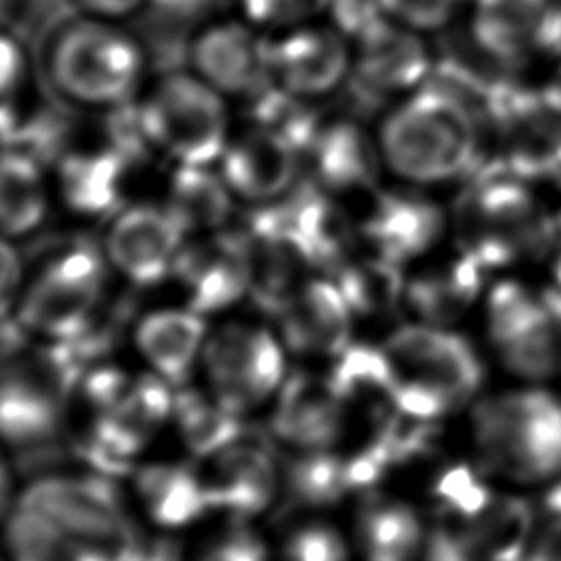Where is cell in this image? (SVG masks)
<instances>
[{"instance_id":"obj_1","label":"cell","mask_w":561,"mask_h":561,"mask_svg":"<svg viewBox=\"0 0 561 561\" xmlns=\"http://www.w3.org/2000/svg\"><path fill=\"white\" fill-rule=\"evenodd\" d=\"M44 70L64 101L110 112L136 99L147 70V50L116 20L79 13L53 31Z\"/></svg>"},{"instance_id":"obj_2","label":"cell","mask_w":561,"mask_h":561,"mask_svg":"<svg viewBox=\"0 0 561 561\" xmlns=\"http://www.w3.org/2000/svg\"><path fill=\"white\" fill-rule=\"evenodd\" d=\"M478 118L447 92L423 85L381 121L383 167L412 186H430L469 171L478 151Z\"/></svg>"},{"instance_id":"obj_3","label":"cell","mask_w":561,"mask_h":561,"mask_svg":"<svg viewBox=\"0 0 561 561\" xmlns=\"http://www.w3.org/2000/svg\"><path fill=\"white\" fill-rule=\"evenodd\" d=\"M471 436L486 471L519 484L561 471V397L541 388L506 390L471 410Z\"/></svg>"},{"instance_id":"obj_4","label":"cell","mask_w":561,"mask_h":561,"mask_svg":"<svg viewBox=\"0 0 561 561\" xmlns=\"http://www.w3.org/2000/svg\"><path fill=\"white\" fill-rule=\"evenodd\" d=\"M381 346L392 366L397 408L405 416L438 421L465 408L480 390V357L449 327L403 324Z\"/></svg>"},{"instance_id":"obj_5","label":"cell","mask_w":561,"mask_h":561,"mask_svg":"<svg viewBox=\"0 0 561 561\" xmlns=\"http://www.w3.org/2000/svg\"><path fill=\"white\" fill-rule=\"evenodd\" d=\"M85 366L68 342L28 344L22 327L15 342L4 340L0 427L15 449L59 436L68 403Z\"/></svg>"},{"instance_id":"obj_6","label":"cell","mask_w":561,"mask_h":561,"mask_svg":"<svg viewBox=\"0 0 561 561\" xmlns=\"http://www.w3.org/2000/svg\"><path fill=\"white\" fill-rule=\"evenodd\" d=\"M110 263L88 243L50 254L33 272L15 302V320L26 333L70 342L85 333L105 309Z\"/></svg>"},{"instance_id":"obj_7","label":"cell","mask_w":561,"mask_h":561,"mask_svg":"<svg viewBox=\"0 0 561 561\" xmlns=\"http://www.w3.org/2000/svg\"><path fill=\"white\" fill-rule=\"evenodd\" d=\"M158 153L175 164H215L230 142L226 96L191 70L167 72L138 101Z\"/></svg>"},{"instance_id":"obj_8","label":"cell","mask_w":561,"mask_h":561,"mask_svg":"<svg viewBox=\"0 0 561 561\" xmlns=\"http://www.w3.org/2000/svg\"><path fill=\"white\" fill-rule=\"evenodd\" d=\"M112 476L53 473L35 478L18 502L48 517L70 537L105 548L121 561H134L142 535L127 517L123 495Z\"/></svg>"},{"instance_id":"obj_9","label":"cell","mask_w":561,"mask_h":561,"mask_svg":"<svg viewBox=\"0 0 561 561\" xmlns=\"http://www.w3.org/2000/svg\"><path fill=\"white\" fill-rule=\"evenodd\" d=\"M199 368L208 394L230 414L245 416L283 386L285 346L278 333L232 320L208 333Z\"/></svg>"},{"instance_id":"obj_10","label":"cell","mask_w":561,"mask_h":561,"mask_svg":"<svg viewBox=\"0 0 561 561\" xmlns=\"http://www.w3.org/2000/svg\"><path fill=\"white\" fill-rule=\"evenodd\" d=\"M188 234L162 204H127L114 213L103 254L114 272L136 287H151L173 276Z\"/></svg>"},{"instance_id":"obj_11","label":"cell","mask_w":561,"mask_h":561,"mask_svg":"<svg viewBox=\"0 0 561 561\" xmlns=\"http://www.w3.org/2000/svg\"><path fill=\"white\" fill-rule=\"evenodd\" d=\"M267 57L272 81L307 101L335 92L353 70L348 37L335 26L309 22L280 28L270 39Z\"/></svg>"},{"instance_id":"obj_12","label":"cell","mask_w":561,"mask_h":561,"mask_svg":"<svg viewBox=\"0 0 561 561\" xmlns=\"http://www.w3.org/2000/svg\"><path fill=\"white\" fill-rule=\"evenodd\" d=\"M210 511L230 519H243L267 511L280 493L278 458L265 445V436L241 430V434L206 458L202 469Z\"/></svg>"},{"instance_id":"obj_13","label":"cell","mask_w":561,"mask_h":561,"mask_svg":"<svg viewBox=\"0 0 561 561\" xmlns=\"http://www.w3.org/2000/svg\"><path fill=\"white\" fill-rule=\"evenodd\" d=\"M173 276L180 280L186 307L197 313H217L243 296L252 287L250 248L243 232L228 234L224 230L186 239Z\"/></svg>"},{"instance_id":"obj_14","label":"cell","mask_w":561,"mask_h":561,"mask_svg":"<svg viewBox=\"0 0 561 561\" xmlns=\"http://www.w3.org/2000/svg\"><path fill=\"white\" fill-rule=\"evenodd\" d=\"M270 39L237 20L213 22L195 31L186 44L191 72L202 77L224 96L250 99L272 83Z\"/></svg>"},{"instance_id":"obj_15","label":"cell","mask_w":561,"mask_h":561,"mask_svg":"<svg viewBox=\"0 0 561 561\" xmlns=\"http://www.w3.org/2000/svg\"><path fill=\"white\" fill-rule=\"evenodd\" d=\"M302 160V151L294 142L252 125L230 136L217 164L237 199L270 206L296 191Z\"/></svg>"},{"instance_id":"obj_16","label":"cell","mask_w":561,"mask_h":561,"mask_svg":"<svg viewBox=\"0 0 561 561\" xmlns=\"http://www.w3.org/2000/svg\"><path fill=\"white\" fill-rule=\"evenodd\" d=\"M427 75L430 57L419 31L388 18L357 37L348 81L364 99L412 94L425 85Z\"/></svg>"},{"instance_id":"obj_17","label":"cell","mask_w":561,"mask_h":561,"mask_svg":"<svg viewBox=\"0 0 561 561\" xmlns=\"http://www.w3.org/2000/svg\"><path fill=\"white\" fill-rule=\"evenodd\" d=\"M274 318L287 351L307 357H335L351 344L355 316L333 278H307Z\"/></svg>"},{"instance_id":"obj_18","label":"cell","mask_w":561,"mask_h":561,"mask_svg":"<svg viewBox=\"0 0 561 561\" xmlns=\"http://www.w3.org/2000/svg\"><path fill=\"white\" fill-rule=\"evenodd\" d=\"M272 434L289 449H329L346 430V408L327 377L294 373L276 392Z\"/></svg>"},{"instance_id":"obj_19","label":"cell","mask_w":561,"mask_h":561,"mask_svg":"<svg viewBox=\"0 0 561 561\" xmlns=\"http://www.w3.org/2000/svg\"><path fill=\"white\" fill-rule=\"evenodd\" d=\"M445 228L443 210L405 191L379 193L362 224L368 250L405 265L427 254L440 239Z\"/></svg>"},{"instance_id":"obj_20","label":"cell","mask_w":561,"mask_h":561,"mask_svg":"<svg viewBox=\"0 0 561 561\" xmlns=\"http://www.w3.org/2000/svg\"><path fill=\"white\" fill-rule=\"evenodd\" d=\"M204 316L191 307H162L145 313L134 327L140 357L173 388H184L202 362L208 337Z\"/></svg>"},{"instance_id":"obj_21","label":"cell","mask_w":561,"mask_h":561,"mask_svg":"<svg viewBox=\"0 0 561 561\" xmlns=\"http://www.w3.org/2000/svg\"><path fill=\"white\" fill-rule=\"evenodd\" d=\"M302 158L313 171L316 186L329 193L370 188L383 164L377 136L370 138L353 121L320 123Z\"/></svg>"},{"instance_id":"obj_22","label":"cell","mask_w":561,"mask_h":561,"mask_svg":"<svg viewBox=\"0 0 561 561\" xmlns=\"http://www.w3.org/2000/svg\"><path fill=\"white\" fill-rule=\"evenodd\" d=\"M142 513L160 528H182L210 511L202 469L186 462H149L131 473Z\"/></svg>"},{"instance_id":"obj_23","label":"cell","mask_w":561,"mask_h":561,"mask_svg":"<svg viewBox=\"0 0 561 561\" xmlns=\"http://www.w3.org/2000/svg\"><path fill=\"white\" fill-rule=\"evenodd\" d=\"M484 265L469 252L447 263H436L405 280V302L419 318V322L449 327L465 316L476 300Z\"/></svg>"},{"instance_id":"obj_24","label":"cell","mask_w":561,"mask_h":561,"mask_svg":"<svg viewBox=\"0 0 561 561\" xmlns=\"http://www.w3.org/2000/svg\"><path fill=\"white\" fill-rule=\"evenodd\" d=\"M552 9L550 0H476L473 39L493 59L515 64L528 48H541Z\"/></svg>"},{"instance_id":"obj_25","label":"cell","mask_w":561,"mask_h":561,"mask_svg":"<svg viewBox=\"0 0 561 561\" xmlns=\"http://www.w3.org/2000/svg\"><path fill=\"white\" fill-rule=\"evenodd\" d=\"M425 526L419 513L392 495L368 493L355 515V546L362 561H416Z\"/></svg>"},{"instance_id":"obj_26","label":"cell","mask_w":561,"mask_h":561,"mask_svg":"<svg viewBox=\"0 0 561 561\" xmlns=\"http://www.w3.org/2000/svg\"><path fill=\"white\" fill-rule=\"evenodd\" d=\"M445 524L456 530L473 561H524L530 543L533 513L522 497L493 493L467 519Z\"/></svg>"},{"instance_id":"obj_27","label":"cell","mask_w":561,"mask_h":561,"mask_svg":"<svg viewBox=\"0 0 561 561\" xmlns=\"http://www.w3.org/2000/svg\"><path fill=\"white\" fill-rule=\"evenodd\" d=\"M116 149L66 153L59 162V193L68 208L81 215H110L123 208V186L129 169Z\"/></svg>"},{"instance_id":"obj_28","label":"cell","mask_w":561,"mask_h":561,"mask_svg":"<svg viewBox=\"0 0 561 561\" xmlns=\"http://www.w3.org/2000/svg\"><path fill=\"white\" fill-rule=\"evenodd\" d=\"M280 493L298 508H329L351 491L348 456L329 449H289L278 458Z\"/></svg>"},{"instance_id":"obj_29","label":"cell","mask_w":561,"mask_h":561,"mask_svg":"<svg viewBox=\"0 0 561 561\" xmlns=\"http://www.w3.org/2000/svg\"><path fill=\"white\" fill-rule=\"evenodd\" d=\"M50 204L42 162L26 151L4 147L0 167V221L9 241L33 234L46 219Z\"/></svg>"},{"instance_id":"obj_30","label":"cell","mask_w":561,"mask_h":561,"mask_svg":"<svg viewBox=\"0 0 561 561\" xmlns=\"http://www.w3.org/2000/svg\"><path fill=\"white\" fill-rule=\"evenodd\" d=\"M234 195L219 169L213 164H178L167 195V208L186 230V234H208L226 226L232 213Z\"/></svg>"},{"instance_id":"obj_31","label":"cell","mask_w":561,"mask_h":561,"mask_svg":"<svg viewBox=\"0 0 561 561\" xmlns=\"http://www.w3.org/2000/svg\"><path fill=\"white\" fill-rule=\"evenodd\" d=\"M495 351L517 377L541 381L557 375L561 370V289L541 294L533 320Z\"/></svg>"},{"instance_id":"obj_32","label":"cell","mask_w":561,"mask_h":561,"mask_svg":"<svg viewBox=\"0 0 561 561\" xmlns=\"http://www.w3.org/2000/svg\"><path fill=\"white\" fill-rule=\"evenodd\" d=\"M7 548L11 561H121L105 548L70 537L22 502L7 517Z\"/></svg>"},{"instance_id":"obj_33","label":"cell","mask_w":561,"mask_h":561,"mask_svg":"<svg viewBox=\"0 0 561 561\" xmlns=\"http://www.w3.org/2000/svg\"><path fill=\"white\" fill-rule=\"evenodd\" d=\"M335 285L344 294L355 318L386 316L405 302V280L401 265L368 250V254L346 256L335 267Z\"/></svg>"},{"instance_id":"obj_34","label":"cell","mask_w":561,"mask_h":561,"mask_svg":"<svg viewBox=\"0 0 561 561\" xmlns=\"http://www.w3.org/2000/svg\"><path fill=\"white\" fill-rule=\"evenodd\" d=\"M171 421L186 451L204 460L232 443L243 430L241 416L224 410L210 394L186 386L173 394Z\"/></svg>"},{"instance_id":"obj_35","label":"cell","mask_w":561,"mask_h":561,"mask_svg":"<svg viewBox=\"0 0 561 561\" xmlns=\"http://www.w3.org/2000/svg\"><path fill=\"white\" fill-rule=\"evenodd\" d=\"M539 309V298H533L513 280L497 283L486 300V329L493 346H502L519 329H524Z\"/></svg>"},{"instance_id":"obj_36","label":"cell","mask_w":561,"mask_h":561,"mask_svg":"<svg viewBox=\"0 0 561 561\" xmlns=\"http://www.w3.org/2000/svg\"><path fill=\"white\" fill-rule=\"evenodd\" d=\"M344 537L327 522L296 526L280 546V561H348Z\"/></svg>"},{"instance_id":"obj_37","label":"cell","mask_w":561,"mask_h":561,"mask_svg":"<svg viewBox=\"0 0 561 561\" xmlns=\"http://www.w3.org/2000/svg\"><path fill=\"white\" fill-rule=\"evenodd\" d=\"M232 524L202 546L195 561H270L263 539L243 519Z\"/></svg>"},{"instance_id":"obj_38","label":"cell","mask_w":561,"mask_h":561,"mask_svg":"<svg viewBox=\"0 0 561 561\" xmlns=\"http://www.w3.org/2000/svg\"><path fill=\"white\" fill-rule=\"evenodd\" d=\"M245 15L256 24L289 28L329 7V0H241Z\"/></svg>"},{"instance_id":"obj_39","label":"cell","mask_w":561,"mask_h":561,"mask_svg":"<svg viewBox=\"0 0 561 561\" xmlns=\"http://www.w3.org/2000/svg\"><path fill=\"white\" fill-rule=\"evenodd\" d=\"M460 2L462 0H383L390 20L419 33L447 24Z\"/></svg>"},{"instance_id":"obj_40","label":"cell","mask_w":561,"mask_h":561,"mask_svg":"<svg viewBox=\"0 0 561 561\" xmlns=\"http://www.w3.org/2000/svg\"><path fill=\"white\" fill-rule=\"evenodd\" d=\"M329 9L333 26L355 39L388 20L383 0H329Z\"/></svg>"},{"instance_id":"obj_41","label":"cell","mask_w":561,"mask_h":561,"mask_svg":"<svg viewBox=\"0 0 561 561\" xmlns=\"http://www.w3.org/2000/svg\"><path fill=\"white\" fill-rule=\"evenodd\" d=\"M0 291H2V313L9 318V311L15 307L20 291L24 287V270L20 263V254L13 248V241L4 239L2 250H0Z\"/></svg>"},{"instance_id":"obj_42","label":"cell","mask_w":561,"mask_h":561,"mask_svg":"<svg viewBox=\"0 0 561 561\" xmlns=\"http://www.w3.org/2000/svg\"><path fill=\"white\" fill-rule=\"evenodd\" d=\"M524 561H561V515H552L530 539Z\"/></svg>"},{"instance_id":"obj_43","label":"cell","mask_w":561,"mask_h":561,"mask_svg":"<svg viewBox=\"0 0 561 561\" xmlns=\"http://www.w3.org/2000/svg\"><path fill=\"white\" fill-rule=\"evenodd\" d=\"M70 4L81 15L103 18V20H121L125 15L140 13L145 0H70Z\"/></svg>"},{"instance_id":"obj_44","label":"cell","mask_w":561,"mask_h":561,"mask_svg":"<svg viewBox=\"0 0 561 561\" xmlns=\"http://www.w3.org/2000/svg\"><path fill=\"white\" fill-rule=\"evenodd\" d=\"M541 99H543V105H548V107L561 112V70H559L557 77L550 81V85L546 88V92H543Z\"/></svg>"},{"instance_id":"obj_45","label":"cell","mask_w":561,"mask_h":561,"mask_svg":"<svg viewBox=\"0 0 561 561\" xmlns=\"http://www.w3.org/2000/svg\"><path fill=\"white\" fill-rule=\"evenodd\" d=\"M546 506L552 515H561V484H554L546 495Z\"/></svg>"}]
</instances>
